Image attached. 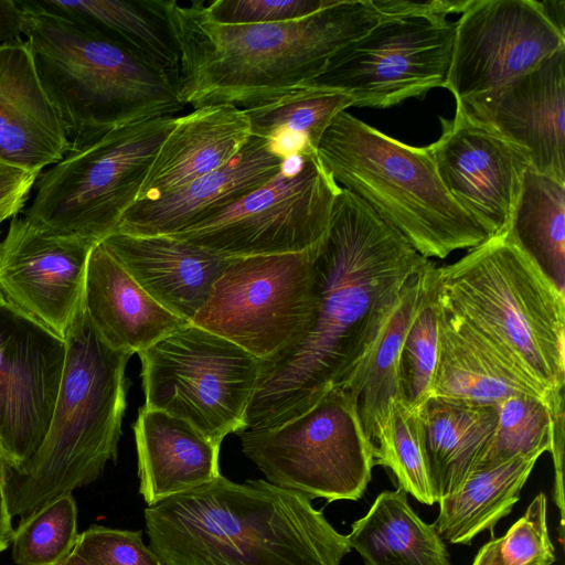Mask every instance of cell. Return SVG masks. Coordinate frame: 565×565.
I'll use <instances>...</instances> for the list:
<instances>
[{"label":"cell","mask_w":565,"mask_h":565,"mask_svg":"<svg viewBox=\"0 0 565 565\" xmlns=\"http://www.w3.org/2000/svg\"><path fill=\"white\" fill-rule=\"evenodd\" d=\"M7 470L8 465L3 450L0 447V554L8 548L14 533L12 515L9 510L6 494Z\"/></svg>","instance_id":"obj_43"},{"label":"cell","mask_w":565,"mask_h":565,"mask_svg":"<svg viewBox=\"0 0 565 565\" xmlns=\"http://www.w3.org/2000/svg\"><path fill=\"white\" fill-rule=\"evenodd\" d=\"M285 160L274 141L252 136L220 169L157 200L136 202L116 232L138 236L174 234L268 182Z\"/></svg>","instance_id":"obj_19"},{"label":"cell","mask_w":565,"mask_h":565,"mask_svg":"<svg viewBox=\"0 0 565 565\" xmlns=\"http://www.w3.org/2000/svg\"><path fill=\"white\" fill-rule=\"evenodd\" d=\"M372 443L374 465L388 468L399 488L426 505L438 502L430 478L419 408L411 407L402 396L393 398Z\"/></svg>","instance_id":"obj_33"},{"label":"cell","mask_w":565,"mask_h":565,"mask_svg":"<svg viewBox=\"0 0 565 565\" xmlns=\"http://www.w3.org/2000/svg\"><path fill=\"white\" fill-rule=\"evenodd\" d=\"M77 537V507L67 493L18 524L12 557L17 565H60L73 552Z\"/></svg>","instance_id":"obj_36"},{"label":"cell","mask_w":565,"mask_h":565,"mask_svg":"<svg viewBox=\"0 0 565 565\" xmlns=\"http://www.w3.org/2000/svg\"><path fill=\"white\" fill-rule=\"evenodd\" d=\"M320 242L298 253L230 258L191 323L260 361L294 344L313 317Z\"/></svg>","instance_id":"obj_12"},{"label":"cell","mask_w":565,"mask_h":565,"mask_svg":"<svg viewBox=\"0 0 565 565\" xmlns=\"http://www.w3.org/2000/svg\"><path fill=\"white\" fill-rule=\"evenodd\" d=\"M317 153L341 188L427 259L446 258L490 237L446 190L428 146L406 145L343 110L324 131Z\"/></svg>","instance_id":"obj_7"},{"label":"cell","mask_w":565,"mask_h":565,"mask_svg":"<svg viewBox=\"0 0 565 565\" xmlns=\"http://www.w3.org/2000/svg\"><path fill=\"white\" fill-rule=\"evenodd\" d=\"M138 355L143 407L184 419L218 446L246 429L259 359L191 322Z\"/></svg>","instance_id":"obj_10"},{"label":"cell","mask_w":565,"mask_h":565,"mask_svg":"<svg viewBox=\"0 0 565 565\" xmlns=\"http://www.w3.org/2000/svg\"><path fill=\"white\" fill-rule=\"evenodd\" d=\"M174 116L135 122L71 149L36 178L23 216L38 226L93 244L116 232L142 183Z\"/></svg>","instance_id":"obj_8"},{"label":"cell","mask_w":565,"mask_h":565,"mask_svg":"<svg viewBox=\"0 0 565 565\" xmlns=\"http://www.w3.org/2000/svg\"><path fill=\"white\" fill-rule=\"evenodd\" d=\"M158 4L180 55V100L193 109L246 108L309 85L380 20L371 0H335L299 20L249 25L212 21L204 1Z\"/></svg>","instance_id":"obj_2"},{"label":"cell","mask_w":565,"mask_h":565,"mask_svg":"<svg viewBox=\"0 0 565 565\" xmlns=\"http://www.w3.org/2000/svg\"><path fill=\"white\" fill-rule=\"evenodd\" d=\"M132 427L139 492L148 507L221 475L220 446L184 419L142 406Z\"/></svg>","instance_id":"obj_25"},{"label":"cell","mask_w":565,"mask_h":565,"mask_svg":"<svg viewBox=\"0 0 565 565\" xmlns=\"http://www.w3.org/2000/svg\"><path fill=\"white\" fill-rule=\"evenodd\" d=\"M439 120L441 134L428 147L444 186L490 237L507 231L530 167L526 158L460 103L452 118Z\"/></svg>","instance_id":"obj_17"},{"label":"cell","mask_w":565,"mask_h":565,"mask_svg":"<svg viewBox=\"0 0 565 565\" xmlns=\"http://www.w3.org/2000/svg\"><path fill=\"white\" fill-rule=\"evenodd\" d=\"M237 435L244 455L268 482L309 499L359 500L375 466L358 402L341 387L281 425Z\"/></svg>","instance_id":"obj_9"},{"label":"cell","mask_w":565,"mask_h":565,"mask_svg":"<svg viewBox=\"0 0 565 565\" xmlns=\"http://www.w3.org/2000/svg\"><path fill=\"white\" fill-rule=\"evenodd\" d=\"M436 286L441 305L552 398L563 397L565 294L508 230L437 267Z\"/></svg>","instance_id":"obj_6"},{"label":"cell","mask_w":565,"mask_h":565,"mask_svg":"<svg viewBox=\"0 0 565 565\" xmlns=\"http://www.w3.org/2000/svg\"><path fill=\"white\" fill-rule=\"evenodd\" d=\"M60 565H92L75 553H71Z\"/></svg>","instance_id":"obj_45"},{"label":"cell","mask_w":565,"mask_h":565,"mask_svg":"<svg viewBox=\"0 0 565 565\" xmlns=\"http://www.w3.org/2000/svg\"><path fill=\"white\" fill-rule=\"evenodd\" d=\"M341 189L317 152L291 154L265 184L169 236L227 258L302 252L326 235Z\"/></svg>","instance_id":"obj_11"},{"label":"cell","mask_w":565,"mask_h":565,"mask_svg":"<svg viewBox=\"0 0 565 565\" xmlns=\"http://www.w3.org/2000/svg\"><path fill=\"white\" fill-rule=\"evenodd\" d=\"M565 47L535 0H472L455 22L444 88L456 103H481Z\"/></svg>","instance_id":"obj_14"},{"label":"cell","mask_w":565,"mask_h":565,"mask_svg":"<svg viewBox=\"0 0 565 565\" xmlns=\"http://www.w3.org/2000/svg\"><path fill=\"white\" fill-rule=\"evenodd\" d=\"M454 38L455 23L446 19L380 18L311 84L349 96L353 106L392 107L444 86Z\"/></svg>","instance_id":"obj_13"},{"label":"cell","mask_w":565,"mask_h":565,"mask_svg":"<svg viewBox=\"0 0 565 565\" xmlns=\"http://www.w3.org/2000/svg\"><path fill=\"white\" fill-rule=\"evenodd\" d=\"M438 303V352L430 396L479 405H495L515 395L563 403V397L552 398L463 319Z\"/></svg>","instance_id":"obj_24"},{"label":"cell","mask_w":565,"mask_h":565,"mask_svg":"<svg viewBox=\"0 0 565 565\" xmlns=\"http://www.w3.org/2000/svg\"><path fill=\"white\" fill-rule=\"evenodd\" d=\"M466 108L516 147L531 169L565 184V47Z\"/></svg>","instance_id":"obj_18"},{"label":"cell","mask_w":565,"mask_h":565,"mask_svg":"<svg viewBox=\"0 0 565 565\" xmlns=\"http://www.w3.org/2000/svg\"><path fill=\"white\" fill-rule=\"evenodd\" d=\"M335 0H215L205 4L207 17L224 25H249L299 20Z\"/></svg>","instance_id":"obj_39"},{"label":"cell","mask_w":565,"mask_h":565,"mask_svg":"<svg viewBox=\"0 0 565 565\" xmlns=\"http://www.w3.org/2000/svg\"><path fill=\"white\" fill-rule=\"evenodd\" d=\"M159 305L191 322L230 258L169 235L115 232L100 242Z\"/></svg>","instance_id":"obj_21"},{"label":"cell","mask_w":565,"mask_h":565,"mask_svg":"<svg viewBox=\"0 0 565 565\" xmlns=\"http://www.w3.org/2000/svg\"><path fill=\"white\" fill-rule=\"evenodd\" d=\"M0 446H1V444H0Z\"/></svg>","instance_id":"obj_47"},{"label":"cell","mask_w":565,"mask_h":565,"mask_svg":"<svg viewBox=\"0 0 565 565\" xmlns=\"http://www.w3.org/2000/svg\"><path fill=\"white\" fill-rule=\"evenodd\" d=\"M39 173L0 162V224L25 206Z\"/></svg>","instance_id":"obj_41"},{"label":"cell","mask_w":565,"mask_h":565,"mask_svg":"<svg viewBox=\"0 0 565 565\" xmlns=\"http://www.w3.org/2000/svg\"><path fill=\"white\" fill-rule=\"evenodd\" d=\"M351 106L349 96L309 84L243 110L252 136L274 141L289 157L317 152L333 119Z\"/></svg>","instance_id":"obj_31"},{"label":"cell","mask_w":565,"mask_h":565,"mask_svg":"<svg viewBox=\"0 0 565 565\" xmlns=\"http://www.w3.org/2000/svg\"><path fill=\"white\" fill-rule=\"evenodd\" d=\"M95 244L11 218L0 241V294L4 301L65 339L83 308L86 268Z\"/></svg>","instance_id":"obj_16"},{"label":"cell","mask_w":565,"mask_h":565,"mask_svg":"<svg viewBox=\"0 0 565 565\" xmlns=\"http://www.w3.org/2000/svg\"><path fill=\"white\" fill-rule=\"evenodd\" d=\"M3 303H6V301H4L3 297L0 294V305H3Z\"/></svg>","instance_id":"obj_46"},{"label":"cell","mask_w":565,"mask_h":565,"mask_svg":"<svg viewBox=\"0 0 565 565\" xmlns=\"http://www.w3.org/2000/svg\"><path fill=\"white\" fill-rule=\"evenodd\" d=\"M163 565H340L350 553L308 497L267 480L209 483L145 509Z\"/></svg>","instance_id":"obj_3"},{"label":"cell","mask_w":565,"mask_h":565,"mask_svg":"<svg viewBox=\"0 0 565 565\" xmlns=\"http://www.w3.org/2000/svg\"><path fill=\"white\" fill-rule=\"evenodd\" d=\"M426 455L438 501L475 471L498 425L494 405L430 396L420 407Z\"/></svg>","instance_id":"obj_26"},{"label":"cell","mask_w":565,"mask_h":565,"mask_svg":"<svg viewBox=\"0 0 565 565\" xmlns=\"http://www.w3.org/2000/svg\"><path fill=\"white\" fill-rule=\"evenodd\" d=\"M23 13L17 0H0V44L21 39Z\"/></svg>","instance_id":"obj_42"},{"label":"cell","mask_w":565,"mask_h":565,"mask_svg":"<svg viewBox=\"0 0 565 565\" xmlns=\"http://www.w3.org/2000/svg\"><path fill=\"white\" fill-rule=\"evenodd\" d=\"M1 225V224H0Z\"/></svg>","instance_id":"obj_48"},{"label":"cell","mask_w":565,"mask_h":565,"mask_svg":"<svg viewBox=\"0 0 565 565\" xmlns=\"http://www.w3.org/2000/svg\"><path fill=\"white\" fill-rule=\"evenodd\" d=\"M250 137L248 118L235 105L202 106L177 117L156 153L137 202L157 200L220 169Z\"/></svg>","instance_id":"obj_22"},{"label":"cell","mask_w":565,"mask_h":565,"mask_svg":"<svg viewBox=\"0 0 565 565\" xmlns=\"http://www.w3.org/2000/svg\"><path fill=\"white\" fill-rule=\"evenodd\" d=\"M83 308L108 347L130 354L188 323L152 299L102 243L89 254Z\"/></svg>","instance_id":"obj_23"},{"label":"cell","mask_w":565,"mask_h":565,"mask_svg":"<svg viewBox=\"0 0 565 565\" xmlns=\"http://www.w3.org/2000/svg\"><path fill=\"white\" fill-rule=\"evenodd\" d=\"M362 200L338 194L315 259L316 306L294 344L260 362L246 428L281 425L343 387L409 278L426 263Z\"/></svg>","instance_id":"obj_1"},{"label":"cell","mask_w":565,"mask_h":565,"mask_svg":"<svg viewBox=\"0 0 565 565\" xmlns=\"http://www.w3.org/2000/svg\"><path fill=\"white\" fill-rule=\"evenodd\" d=\"M18 2L22 33L70 150L113 129L184 108L178 84L125 46L35 0Z\"/></svg>","instance_id":"obj_4"},{"label":"cell","mask_w":565,"mask_h":565,"mask_svg":"<svg viewBox=\"0 0 565 565\" xmlns=\"http://www.w3.org/2000/svg\"><path fill=\"white\" fill-rule=\"evenodd\" d=\"M535 452L475 470L451 494L441 498L434 523L443 540L470 544L483 531H492L520 498L537 459Z\"/></svg>","instance_id":"obj_29"},{"label":"cell","mask_w":565,"mask_h":565,"mask_svg":"<svg viewBox=\"0 0 565 565\" xmlns=\"http://www.w3.org/2000/svg\"><path fill=\"white\" fill-rule=\"evenodd\" d=\"M347 537L364 565H451L434 523L419 518L399 487L382 491Z\"/></svg>","instance_id":"obj_27"},{"label":"cell","mask_w":565,"mask_h":565,"mask_svg":"<svg viewBox=\"0 0 565 565\" xmlns=\"http://www.w3.org/2000/svg\"><path fill=\"white\" fill-rule=\"evenodd\" d=\"M71 145L40 79L29 43L0 44V162L41 173Z\"/></svg>","instance_id":"obj_20"},{"label":"cell","mask_w":565,"mask_h":565,"mask_svg":"<svg viewBox=\"0 0 565 565\" xmlns=\"http://www.w3.org/2000/svg\"><path fill=\"white\" fill-rule=\"evenodd\" d=\"M141 535L140 530L92 525L78 534L73 553L92 565H163Z\"/></svg>","instance_id":"obj_38"},{"label":"cell","mask_w":565,"mask_h":565,"mask_svg":"<svg viewBox=\"0 0 565 565\" xmlns=\"http://www.w3.org/2000/svg\"><path fill=\"white\" fill-rule=\"evenodd\" d=\"M436 269L437 266L434 264L401 350L402 397L416 409L430 397L437 363L439 303Z\"/></svg>","instance_id":"obj_35"},{"label":"cell","mask_w":565,"mask_h":565,"mask_svg":"<svg viewBox=\"0 0 565 565\" xmlns=\"http://www.w3.org/2000/svg\"><path fill=\"white\" fill-rule=\"evenodd\" d=\"M555 559L547 526V501L541 492L503 536L481 546L471 565H552Z\"/></svg>","instance_id":"obj_37"},{"label":"cell","mask_w":565,"mask_h":565,"mask_svg":"<svg viewBox=\"0 0 565 565\" xmlns=\"http://www.w3.org/2000/svg\"><path fill=\"white\" fill-rule=\"evenodd\" d=\"M537 2L546 19L561 34L565 35V1L545 0Z\"/></svg>","instance_id":"obj_44"},{"label":"cell","mask_w":565,"mask_h":565,"mask_svg":"<svg viewBox=\"0 0 565 565\" xmlns=\"http://www.w3.org/2000/svg\"><path fill=\"white\" fill-rule=\"evenodd\" d=\"M498 425L475 470L499 465L516 456L551 451L557 425L564 419L563 403L515 395L495 405Z\"/></svg>","instance_id":"obj_34"},{"label":"cell","mask_w":565,"mask_h":565,"mask_svg":"<svg viewBox=\"0 0 565 565\" xmlns=\"http://www.w3.org/2000/svg\"><path fill=\"white\" fill-rule=\"evenodd\" d=\"M125 46L179 86L180 55L158 0H35Z\"/></svg>","instance_id":"obj_28"},{"label":"cell","mask_w":565,"mask_h":565,"mask_svg":"<svg viewBox=\"0 0 565 565\" xmlns=\"http://www.w3.org/2000/svg\"><path fill=\"white\" fill-rule=\"evenodd\" d=\"M65 364L53 416L36 452L7 470L10 513L25 521L58 497L94 482L116 461L132 354L108 347L84 308L64 339Z\"/></svg>","instance_id":"obj_5"},{"label":"cell","mask_w":565,"mask_h":565,"mask_svg":"<svg viewBox=\"0 0 565 565\" xmlns=\"http://www.w3.org/2000/svg\"><path fill=\"white\" fill-rule=\"evenodd\" d=\"M435 263L428 260L404 286L373 345L341 388L350 392L372 440L393 398L402 396L399 359L403 340Z\"/></svg>","instance_id":"obj_30"},{"label":"cell","mask_w":565,"mask_h":565,"mask_svg":"<svg viewBox=\"0 0 565 565\" xmlns=\"http://www.w3.org/2000/svg\"><path fill=\"white\" fill-rule=\"evenodd\" d=\"M508 232L565 294V184L529 167Z\"/></svg>","instance_id":"obj_32"},{"label":"cell","mask_w":565,"mask_h":565,"mask_svg":"<svg viewBox=\"0 0 565 565\" xmlns=\"http://www.w3.org/2000/svg\"><path fill=\"white\" fill-rule=\"evenodd\" d=\"M65 355L63 339L0 305V444L9 469L23 467L44 440Z\"/></svg>","instance_id":"obj_15"},{"label":"cell","mask_w":565,"mask_h":565,"mask_svg":"<svg viewBox=\"0 0 565 565\" xmlns=\"http://www.w3.org/2000/svg\"><path fill=\"white\" fill-rule=\"evenodd\" d=\"M472 0H371L380 18L423 17L446 19L462 13Z\"/></svg>","instance_id":"obj_40"}]
</instances>
